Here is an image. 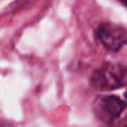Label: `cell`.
Returning <instances> with one entry per match:
<instances>
[{
	"mask_svg": "<svg viewBox=\"0 0 127 127\" xmlns=\"http://www.w3.org/2000/svg\"><path fill=\"white\" fill-rule=\"evenodd\" d=\"M126 97H127V92H126Z\"/></svg>",
	"mask_w": 127,
	"mask_h": 127,
	"instance_id": "8992f818",
	"label": "cell"
},
{
	"mask_svg": "<svg viewBox=\"0 0 127 127\" xmlns=\"http://www.w3.org/2000/svg\"><path fill=\"white\" fill-rule=\"evenodd\" d=\"M91 85L101 91L115 90L127 85V66L120 64H106L94 72Z\"/></svg>",
	"mask_w": 127,
	"mask_h": 127,
	"instance_id": "6da1fadb",
	"label": "cell"
},
{
	"mask_svg": "<svg viewBox=\"0 0 127 127\" xmlns=\"http://www.w3.org/2000/svg\"><path fill=\"white\" fill-rule=\"evenodd\" d=\"M112 127H127V121H122V122H118V123L113 125Z\"/></svg>",
	"mask_w": 127,
	"mask_h": 127,
	"instance_id": "277c9868",
	"label": "cell"
},
{
	"mask_svg": "<svg viewBox=\"0 0 127 127\" xmlns=\"http://www.w3.org/2000/svg\"><path fill=\"white\" fill-rule=\"evenodd\" d=\"M125 107V101L117 96H98L94 101V112L96 117L106 123H111L118 118Z\"/></svg>",
	"mask_w": 127,
	"mask_h": 127,
	"instance_id": "7a4b0ae2",
	"label": "cell"
},
{
	"mask_svg": "<svg viewBox=\"0 0 127 127\" xmlns=\"http://www.w3.org/2000/svg\"><path fill=\"white\" fill-rule=\"evenodd\" d=\"M96 35L98 41L110 51H118L127 44V31L113 24H101Z\"/></svg>",
	"mask_w": 127,
	"mask_h": 127,
	"instance_id": "3957f363",
	"label": "cell"
},
{
	"mask_svg": "<svg viewBox=\"0 0 127 127\" xmlns=\"http://www.w3.org/2000/svg\"><path fill=\"white\" fill-rule=\"evenodd\" d=\"M118 1H120L121 4H123V5L127 8V0H118Z\"/></svg>",
	"mask_w": 127,
	"mask_h": 127,
	"instance_id": "5b68a950",
	"label": "cell"
}]
</instances>
